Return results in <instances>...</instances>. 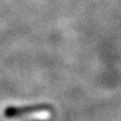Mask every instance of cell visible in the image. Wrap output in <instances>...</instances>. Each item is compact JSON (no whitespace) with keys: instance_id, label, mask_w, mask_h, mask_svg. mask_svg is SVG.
Masks as SVG:
<instances>
[{"instance_id":"6da1fadb","label":"cell","mask_w":121,"mask_h":121,"mask_svg":"<svg viewBox=\"0 0 121 121\" xmlns=\"http://www.w3.org/2000/svg\"><path fill=\"white\" fill-rule=\"evenodd\" d=\"M4 115L8 118H19L23 116H31L38 119H47L49 118V112L40 107H28V108H18V107H8L4 111Z\"/></svg>"}]
</instances>
